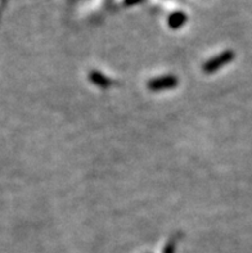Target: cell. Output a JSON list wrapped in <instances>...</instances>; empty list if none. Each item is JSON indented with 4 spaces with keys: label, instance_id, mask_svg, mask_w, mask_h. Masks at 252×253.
Here are the masks:
<instances>
[{
    "label": "cell",
    "instance_id": "cell-2",
    "mask_svg": "<svg viewBox=\"0 0 252 253\" xmlns=\"http://www.w3.org/2000/svg\"><path fill=\"white\" fill-rule=\"evenodd\" d=\"M139 1H142V0H125V3L127 4V5H133V4L139 3Z\"/></svg>",
    "mask_w": 252,
    "mask_h": 253
},
{
    "label": "cell",
    "instance_id": "cell-1",
    "mask_svg": "<svg viewBox=\"0 0 252 253\" xmlns=\"http://www.w3.org/2000/svg\"><path fill=\"white\" fill-rule=\"evenodd\" d=\"M182 21H184V14L182 13H175L173 17H171V20H170V22L174 25V26H176L178 25V22H179V25L182 24Z\"/></svg>",
    "mask_w": 252,
    "mask_h": 253
}]
</instances>
